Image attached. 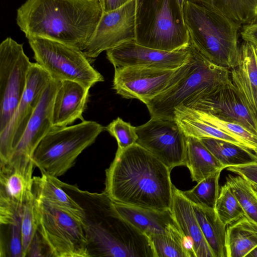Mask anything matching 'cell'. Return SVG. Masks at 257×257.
<instances>
[{
	"mask_svg": "<svg viewBox=\"0 0 257 257\" xmlns=\"http://www.w3.org/2000/svg\"><path fill=\"white\" fill-rule=\"evenodd\" d=\"M171 170L135 143L117 149L105 171L104 191L114 201L159 210L171 209L174 185Z\"/></svg>",
	"mask_w": 257,
	"mask_h": 257,
	"instance_id": "6da1fadb",
	"label": "cell"
},
{
	"mask_svg": "<svg viewBox=\"0 0 257 257\" xmlns=\"http://www.w3.org/2000/svg\"><path fill=\"white\" fill-rule=\"evenodd\" d=\"M59 183L83 210L89 257H155L148 236L122 217L104 191Z\"/></svg>",
	"mask_w": 257,
	"mask_h": 257,
	"instance_id": "7a4b0ae2",
	"label": "cell"
},
{
	"mask_svg": "<svg viewBox=\"0 0 257 257\" xmlns=\"http://www.w3.org/2000/svg\"><path fill=\"white\" fill-rule=\"evenodd\" d=\"M103 12L93 0H26L17 11L16 21L28 39L39 37L82 50Z\"/></svg>",
	"mask_w": 257,
	"mask_h": 257,
	"instance_id": "3957f363",
	"label": "cell"
},
{
	"mask_svg": "<svg viewBox=\"0 0 257 257\" xmlns=\"http://www.w3.org/2000/svg\"><path fill=\"white\" fill-rule=\"evenodd\" d=\"M189 60L179 67L165 89L146 104L151 117L174 119V111L188 107L231 81L229 69L217 65L190 44Z\"/></svg>",
	"mask_w": 257,
	"mask_h": 257,
	"instance_id": "277c9868",
	"label": "cell"
},
{
	"mask_svg": "<svg viewBox=\"0 0 257 257\" xmlns=\"http://www.w3.org/2000/svg\"><path fill=\"white\" fill-rule=\"evenodd\" d=\"M183 17L190 44L201 55L229 69L237 65L241 25L200 0H186Z\"/></svg>",
	"mask_w": 257,
	"mask_h": 257,
	"instance_id": "5b68a950",
	"label": "cell"
},
{
	"mask_svg": "<svg viewBox=\"0 0 257 257\" xmlns=\"http://www.w3.org/2000/svg\"><path fill=\"white\" fill-rule=\"evenodd\" d=\"M136 43L169 51L189 46V34L177 0H136Z\"/></svg>",
	"mask_w": 257,
	"mask_h": 257,
	"instance_id": "8992f818",
	"label": "cell"
},
{
	"mask_svg": "<svg viewBox=\"0 0 257 257\" xmlns=\"http://www.w3.org/2000/svg\"><path fill=\"white\" fill-rule=\"evenodd\" d=\"M34 210L49 256L89 257L83 214L36 198Z\"/></svg>",
	"mask_w": 257,
	"mask_h": 257,
	"instance_id": "52a82bcc",
	"label": "cell"
},
{
	"mask_svg": "<svg viewBox=\"0 0 257 257\" xmlns=\"http://www.w3.org/2000/svg\"><path fill=\"white\" fill-rule=\"evenodd\" d=\"M104 127L98 122L83 120L61 127H53L37 147L32 159L41 174L58 177L75 164L79 155L93 144Z\"/></svg>",
	"mask_w": 257,
	"mask_h": 257,
	"instance_id": "ba28073f",
	"label": "cell"
},
{
	"mask_svg": "<svg viewBox=\"0 0 257 257\" xmlns=\"http://www.w3.org/2000/svg\"><path fill=\"white\" fill-rule=\"evenodd\" d=\"M28 40L36 63L52 79L75 81L89 89L104 81L80 49L45 38L32 37Z\"/></svg>",
	"mask_w": 257,
	"mask_h": 257,
	"instance_id": "9c48e42d",
	"label": "cell"
},
{
	"mask_svg": "<svg viewBox=\"0 0 257 257\" xmlns=\"http://www.w3.org/2000/svg\"><path fill=\"white\" fill-rule=\"evenodd\" d=\"M32 63L23 44L7 37L0 44V133L7 127L25 91Z\"/></svg>",
	"mask_w": 257,
	"mask_h": 257,
	"instance_id": "30bf717a",
	"label": "cell"
},
{
	"mask_svg": "<svg viewBox=\"0 0 257 257\" xmlns=\"http://www.w3.org/2000/svg\"><path fill=\"white\" fill-rule=\"evenodd\" d=\"M137 143L172 170L185 166L187 138L175 119L151 117L136 127Z\"/></svg>",
	"mask_w": 257,
	"mask_h": 257,
	"instance_id": "8fae6325",
	"label": "cell"
},
{
	"mask_svg": "<svg viewBox=\"0 0 257 257\" xmlns=\"http://www.w3.org/2000/svg\"><path fill=\"white\" fill-rule=\"evenodd\" d=\"M51 79L44 69L36 62L32 63L24 94L10 122L0 133V164L10 160Z\"/></svg>",
	"mask_w": 257,
	"mask_h": 257,
	"instance_id": "7c38bea8",
	"label": "cell"
},
{
	"mask_svg": "<svg viewBox=\"0 0 257 257\" xmlns=\"http://www.w3.org/2000/svg\"><path fill=\"white\" fill-rule=\"evenodd\" d=\"M136 0L108 12H103L96 29L82 50L91 60L104 51L135 38Z\"/></svg>",
	"mask_w": 257,
	"mask_h": 257,
	"instance_id": "4fadbf2b",
	"label": "cell"
},
{
	"mask_svg": "<svg viewBox=\"0 0 257 257\" xmlns=\"http://www.w3.org/2000/svg\"><path fill=\"white\" fill-rule=\"evenodd\" d=\"M178 69L115 68L113 88L124 98L137 99L146 104L165 89Z\"/></svg>",
	"mask_w": 257,
	"mask_h": 257,
	"instance_id": "5bb4252c",
	"label": "cell"
},
{
	"mask_svg": "<svg viewBox=\"0 0 257 257\" xmlns=\"http://www.w3.org/2000/svg\"><path fill=\"white\" fill-rule=\"evenodd\" d=\"M189 46L169 51L144 46L134 40L124 42L106 51L107 58L114 68L139 67L176 69L190 57Z\"/></svg>",
	"mask_w": 257,
	"mask_h": 257,
	"instance_id": "9a60e30c",
	"label": "cell"
},
{
	"mask_svg": "<svg viewBox=\"0 0 257 257\" xmlns=\"http://www.w3.org/2000/svg\"><path fill=\"white\" fill-rule=\"evenodd\" d=\"M33 160H11L0 164V216L12 217L22 212L23 204L32 192Z\"/></svg>",
	"mask_w": 257,
	"mask_h": 257,
	"instance_id": "2e32d148",
	"label": "cell"
},
{
	"mask_svg": "<svg viewBox=\"0 0 257 257\" xmlns=\"http://www.w3.org/2000/svg\"><path fill=\"white\" fill-rule=\"evenodd\" d=\"M188 107L238 123L257 136V115L248 107L231 80L216 92L199 99Z\"/></svg>",
	"mask_w": 257,
	"mask_h": 257,
	"instance_id": "e0dca14e",
	"label": "cell"
},
{
	"mask_svg": "<svg viewBox=\"0 0 257 257\" xmlns=\"http://www.w3.org/2000/svg\"><path fill=\"white\" fill-rule=\"evenodd\" d=\"M60 84L59 81L52 78L50 80L22 136L14 148L10 160H33L37 147L53 127V105Z\"/></svg>",
	"mask_w": 257,
	"mask_h": 257,
	"instance_id": "ac0fdd59",
	"label": "cell"
},
{
	"mask_svg": "<svg viewBox=\"0 0 257 257\" xmlns=\"http://www.w3.org/2000/svg\"><path fill=\"white\" fill-rule=\"evenodd\" d=\"M89 88L71 80L60 81L53 105L52 125L61 127L68 126L79 119L86 106Z\"/></svg>",
	"mask_w": 257,
	"mask_h": 257,
	"instance_id": "d6986e66",
	"label": "cell"
},
{
	"mask_svg": "<svg viewBox=\"0 0 257 257\" xmlns=\"http://www.w3.org/2000/svg\"><path fill=\"white\" fill-rule=\"evenodd\" d=\"M256 52V45L243 41L240 45L238 63L230 71L235 88L257 115Z\"/></svg>",
	"mask_w": 257,
	"mask_h": 257,
	"instance_id": "ffe728a7",
	"label": "cell"
},
{
	"mask_svg": "<svg viewBox=\"0 0 257 257\" xmlns=\"http://www.w3.org/2000/svg\"><path fill=\"white\" fill-rule=\"evenodd\" d=\"M171 211L195 257H214L200 227L192 204L174 186Z\"/></svg>",
	"mask_w": 257,
	"mask_h": 257,
	"instance_id": "44dd1931",
	"label": "cell"
},
{
	"mask_svg": "<svg viewBox=\"0 0 257 257\" xmlns=\"http://www.w3.org/2000/svg\"><path fill=\"white\" fill-rule=\"evenodd\" d=\"M113 202L122 217L148 236L154 234H166L174 229L180 228L171 209L159 210Z\"/></svg>",
	"mask_w": 257,
	"mask_h": 257,
	"instance_id": "7402d4cb",
	"label": "cell"
},
{
	"mask_svg": "<svg viewBox=\"0 0 257 257\" xmlns=\"http://www.w3.org/2000/svg\"><path fill=\"white\" fill-rule=\"evenodd\" d=\"M186 138L185 166L193 181L198 183L216 171L226 168L199 139L192 136H186Z\"/></svg>",
	"mask_w": 257,
	"mask_h": 257,
	"instance_id": "603a6c76",
	"label": "cell"
},
{
	"mask_svg": "<svg viewBox=\"0 0 257 257\" xmlns=\"http://www.w3.org/2000/svg\"><path fill=\"white\" fill-rule=\"evenodd\" d=\"M196 218L214 257H227L226 226L215 209L193 204Z\"/></svg>",
	"mask_w": 257,
	"mask_h": 257,
	"instance_id": "cb8c5ba5",
	"label": "cell"
},
{
	"mask_svg": "<svg viewBox=\"0 0 257 257\" xmlns=\"http://www.w3.org/2000/svg\"><path fill=\"white\" fill-rule=\"evenodd\" d=\"M227 257H244L257 246V224L245 216L227 226Z\"/></svg>",
	"mask_w": 257,
	"mask_h": 257,
	"instance_id": "d4e9b609",
	"label": "cell"
},
{
	"mask_svg": "<svg viewBox=\"0 0 257 257\" xmlns=\"http://www.w3.org/2000/svg\"><path fill=\"white\" fill-rule=\"evenodd\" d=\"M58 180L57 177L45 174L34 177L32 191L35 198L83 214L81 207L63 189Z\"/></svg>",
	"mask_w": 257,
	"mask_h": 257,
	"instance_id": "484cf974",
	"label": "cell"
},
{
	"mask_svg": "<svg viewBox=\"0 0 257 257\" xmlns=\"http://www.w3.org/2000/svg\"><path fill=\"white\" fill-rule=\"evenodd\" d=\"M199 139L226 168L257 163V156L246 148L219 139Z\"/></svg>",
	"mask_w": 257,
	"mask_h": 257,
	"instance_id": "4316f807",
	"label": "cell"
},
{
	"mask_svg": "<svg viewBox=\"0 0 257 257\" xmlns=\"http://www.w3.org/2000/svg\"><path fill=\"white\" fill-rule=\"evenodd\" d=\"M155 257H195L191 245L180 228L166 234L148 236Z\"/></svg>",
	"mask_w": 257,
	"mask_h": 257,
	"instance_id": "83f0119b",
	"label": "cell"
},
{
	"mask_svg": "<svg viewBox=\"0 0 257 257\" xmlns=\"http://www.w3.org/2000/svg\"><path fill=\"white\" fill-rule=\"evenodd\" d=\"M242 25L257 23V0H200Z\"/></svg>",
	"mask_w": 257,
	"mask_h": 257,
	"instance_id": "f1b7e54d",
	"label": "cell"
},
{
	"mask_svg": "<svg viewBox=\"0 0 257 257\" xmlns=\"http://www.w3.org/2000/svg\"><path fill=\"white\" fill-rule=\"evenodd\" d=\"M221 171L219 170L211 174L190 190L182 191V194L193 204L215 209Z\"/></svg>",
	"mask_w": 257,
	"mask_h": 257,
	"instance_id": "f546056e",
	"label": "cell"
},
{
	"mask_svg": "<svg viewBox=\"0 0 257 257\" xmlns=\"http://www.w3.org/2000/svg\"><path fill=\"white\" fill-rule=\"evenodd\" d=\"M226 182L239 202L244 216L257 224V192L247 180L238 175H228Z\"/></svg>",
	"mask_w": 257,
	"mask_h": 257,
	"instance_id": "4dcf8cb0",
	"label": "cell"
},
{
	"mask_svg": "<svg viewBox=\"0 0 257 257\" xmlns=\"http://www.w3.org/2000/svg\"><path fill=\"white\" fill-rule=\"evenodd\" d=\"M215 209L226 226L244 216L239 202L226 182L221 187Z\"/></svg>",
	"mask_w": 257,
	"mask_h": 257,
	"instance_id": "1f68e13d",
	"label": "cell"
},
{
	"mask_svg": "<svg viewBox=\"0 0 257 257\" xmlns=\"http://www.w3.org/2000/svg\"><path fill=\"white\" fill-rule=\"evenodd\" d=\"M21 217L13 223L1 225L7 228H1V256L24 257L22 238Z\"/></svg>",
	"mask_w": 257,
	"mask_h": 257,
	"instance_id": "d6a6232c",
	"label": "cell"
},
{
	"mask_svg": "<svg viewBox=\"0 0 257 257\" xmlns=\"http://www.w3.org/2000/svg\"><path fill=\"white\" fill-rule=\"evenodd\" d=\"M34 200L32 191L27 197L22 208L21 231L24 256H27L29 246L37 231Z\"/></svg>",
	"mask_w": 257,
	"mask_h": 257,
	"instance_id": "836d02e7",
	"label": "cell"
},
{
	"mask_svg": "<svg viewBox=\"0 0 257 257\" xmlns=\"http://www.w3.org/2000/svg\"><path fill=\"white\" fill-rule=\"evenodd\" d=\"M106 131L115 138L118 148L124 150L134 144L138 140L136 127L123 120L120 117L111 121L106 127Z\"/></svg>",
	"mask_w": 257,
	"mask_h": 257,
	"instance_id": "e575fe53",
	"label": "cell"
},
{
	"mask_svg": "<svg viewBox=\"0 0 257 257\" xmlns=\"http://www.w3.org/2000/svg\"><path fill=\"white\" fill-rule=\"evenodd\" d=\"M226 169L245 179L257 192V163L228 167Z\"/></svg>",
	"mask_w": 257,
	"mask_h": 257,
	"instance_id": "d590c367",
	"label": "cell"
},
{
	"mask_svg": "<svg viewBox=\"0 0 257 257\" xmlns=\"http://www.w3.org/2000/svg\"><path fill=\"white\" fill-rule=\"evenodd\" d=\"M27 256H49L46 247L37 231L31 243Z\"/></svg>",
	"mask_w": 257,
	"mask_h": 257,
	"instance_id": "8d00e7d4",
	"label": "cell"
},
{
	"mask_svg": "<svg viewBox=\"0 0 257 257\" xmlns=\"http://www.w3.org/2000/svg\"><path fill=\"white\" fill-rule=\"evenodd\" d=\"M240 35L243 41L257 46V23L243 25L240 30Z\"/></svg>",
	"mask_w": 257,
	"mask_h": 257,
	"instance_id": "74e56055",
	"label": "cell"
},
{
	"mask_svg": "<svg viewBox=\"0 0 257 257\" xmlns=\"http://www.w3.org/2000/svg\"><path fill=\"white\" fill-rule=\"evenodd\" d=\"M132 0H102L103 12H108L116 10Z\"/></svg>",
	"mask_w": 257,
	"mask_h": 257,
	"instance_id": "f35d334b",
	"label": "cell"
},
{
	"mask_svg": "<svg viewBox=\"0 0 257 257\" xmlns=\"http://www.w3.org/2000/svg\"><path fill=\"white\" fill-rule=\"evenodd\" d=\"M246 256L247 257H257V246L254 248Z\"/></svg>",
	"mask_w": 257,
	"mask_h": 257,
	"instance_id": "ab89813d",
	"label": "cell"
},
{
	"mask_svg": "<svg viewBox=\"0 0 257 257\" xmlns=\"http://www.w3.org/2000/svg\"><path fill=\"white\" fill-rule=\"evenodd\" d=\"M186 0H177L179 7L182 12L183 13V9Z\"/></svg>",
	"mask_w": 257,
	"mask_h": 257,
	"instance_id": "60d3db41",
	"label": "cell"
},
{
	"mask_svg": "<svg viewBox=\"0 0 257 257\" xmlns=\"http://www.w3.org/2000/svg\"><path fill=\"white\" fill-rule=\"evenodd\" d=\"M93 1H98L102 3V0H93Z\"/></svg>",
	"mask_w": 257,
	"mask_h": 257,
	"instance_id": "b9f144b4",
	"label": "cell"
},
{
	"mask_svg": "<svg viewBox=\"0 0 257 257\" xmlns=\"http://www.w3.org/2000/svg\"><path fill=\"white\" fill-rule=\"evenodd\" d=\"M256 59H257V52H256Z\"/></svg>",
	"mask_w": 257,
	"mask_h": 257,
	"instance_id": "7bdbcfd3",
	"label": "cell"
}]
</instances>
